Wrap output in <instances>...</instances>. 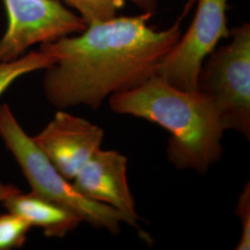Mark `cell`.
Returning <instances> with one entry per match:
<instances>
[{
    "mask_svg": "<svg viewBox=\"0 0 250 250\" xmlns=\"http://www.w3.org/2000/svg\"><path fill=\"white\" fill-rule=\"evenodd\" d=\"M194 4L188 0L166 30L148 26L153 14L143 12L93 22L76 36L40 45L39 50L53 60L43 81L45 98L59 109L81 105L96 109L107 98L156 75Z\"/></svg>",
    "mask_w": 250,
    "mask_h": 250,
    "instance_id": "obj_1",
    "label": "cell"
},
{
    "mask_svg": "<svg viewBox=\"0 0 250 250\" xmlns=\"http://www.w3.org/2000/svg\"><path fill=\"white\" fill-rule=\"evenodd\" d=\"M108 103L117 114L141 118L169 131L167 156L177 169L205 173L222 156L224 122L199 91L179 89L156 74L111 96Z\"/></svg>",
    "mask_w": 250,
    "mask_h": 250,
    "instance_id": "obj_2",
    "label": "cell"
},
{
    "mask_svg": "<svg viewBox=\"0 0 250 250\" xmlns=\"http://www.w3.org/2000/svg\"><path fill=\"white\" fill-rule=\"evenodd\" d=\"M0 137L22 171L33 193L72 211L82 222L116 234L125 215L110 206L80 194L39 149L8 104L0 106Z\"/></svg>",
    "mask_w": 250,
    "mask_h": 250,
    "instance_id": "obj_3",
    "label": "cell"
},
{
    "mask_svg": "<svg viewBox=\"0 0 250 250\" xmlns=\"http://www.w3.org/2000/svg\"><path fill=\"white\" fill-rule=\"evenodd\" d=\"M229 44L215 48L203 63L198 91L218 109L226 130L250 137V25L231 30Z\"/></svg>",
    "mask_w": 250,
    "mask_h": 250,
    "instance_id": "obj_4",
    "label": "cell"
},
{
    "mask_svg": "<svg viewBox=\"0 0 250 250\" xmlns=\"http://www.w3.org/2000/svg\"><path fill=\"white\" fill-rule=\"evenodd\" d=\"M7 28L0 39V62L17 60L36 44L82 33L87 24L61 0H3Z\"/></svg>",
    "mask_w": 250,
    "mask_h": 250,
    "instance_id": "obj_5",
    "label": "cell"
},
{
    "mask_svg": "<svg viewBox=\"0 0 250 250\" xmlns=\"http://www.w3.org/2000/svg\"><path fill=\"white\" fill-rule=\"evenodd\" d=\"M228 0H195L196 14L185 35L162 60L157 74L179 89L198 91V77L206 59L231 30L226 15Z\"/></svg>",
    "mask_w": 250,
    "mask_h": 250,
    "instance_id": "obj_6",
    "label": "cell"
},
{
    "mask_svg": "<svg viewBox=\"0 0 250 250\" xmlns=\"http://www.w3.org/2000/svg\"><path fill=\"white\" fill-rule=\"evenodd\" d=\"M32 138L55 168L70 181L100 148L104 131L86 119L59 109Z\"/></svg>",
    "mask_w": 250,
    "mask_h": 250,
    "instance_id": "obj_7",
    "label": "cell"
},
{
    "mask_svg": "<svg viewBox=\"0 0 250 250\" xmlns=\"http://www.w3.org/2000/svg\"><path fill=\"white\" fill-rule=\"evenodd\" d=\"M127 166L125 155L99 148L78 171L72 185L83 196L122 212L126 224L138 228L140 218L128 184Z\"/></svg>",
    "mask_w": 250,
    "mask_h": 250,
    "instance_id": "obj_8",
    "label": "cell"
},
{
    "mask_svg": "<svg viewBox=\"0 0 250 250\" xmlns=\"http://www.w3.org/2000/svg\"><path fill=\"white\" fill-rule=\"evenodd\" d=\"M2 203L9 212L18 215L31 227L41 228L47 237H64L83 223L72 211L33 192L21 191Z\"/></svg>",
    "mask_w": 250,
    "mask_h": 250,
    "instance_id": "obj_9",
    "label": "cell"
},
{
    "mask_svg": "<svg viewBox=\"0 0 250 250\" xmlns=\"http://www.w3.org/2000/svg\"><path fill=\"white\" fill-rule=\"evenodd\" d=\"M65 5L75 9L86 24L107 21L116 17L127 2H132L143 12L154 13L160 0H61Z\"/></svg>",
    "mask_w": 250,
    "mask_h": 250,
    "instance_id": "obj_10",
    "label": "cell"
},
{
    "mask_svg": "<svg viewBox=\"0 0 250 250\" xmlns=\"http://www.w3.org/2000/svg\"><path fill=\"white\" fill-rule=\"evenodd\" d=\"M52 64L53 60L40 50L24 54L14 61L0 62V98L19 78L36 71L46 70Z\"/></svg>",
    "mask_w": 250,
    "mask_h": 250,
    "instance_id": "obj_11",
    "label": "cell"
},
{
    "mask_svg": "<svg viewBox=\"0 0 250 250\" xmlns=\"http://www.w3.org/2000/svg\"><path fill=\"white\" fill-rule=\"evenodd\" d=\"M32 227L14 213L0 215V250L21 248Z\"/></svg>",
    "mask_w": 250,
    "mask_h": 250,
    "instance_id": "obj_12",
    "label": "cell"
},
{
    "mask_svg": "<svg viewBox=\"0 0 250 250\" xmlns=\"http://www.w3.org/2000/svg\"><path fill=\"white\" fill-rule=\"evenodd\" d=\"M237 217L240 219L242 232L240 239L236 245V250H250V185L247 183L238 197L235 208Z\"/></svg>",
    "mask_w": 250,
    "mask_h": 250,
    "instance_id": "obj_13",
    "label": "cell"
},
{
    "mask_svg": "<svg viewBox=\"0 0 250 250\" xmlns=\"http://www.w3.org/2000/svg\"><path fill=\"white\" fill-rule=\"evenodd\" d=\"M20 192L21 190L16 186L10 184H3L0 181V202H3L8 197L18 194Z\"/></svg>",
    "mask_w": 250,
    "mask_h": 250,
    "instance_id": "obj_14",
    "label": "cell"
}]
</instances>
